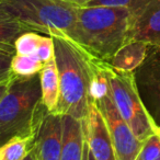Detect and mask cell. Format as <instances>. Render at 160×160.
I'll return each mask as SVG.
<instances>
[{
	"mask_svg": "<svg viewBox=\"0 0 160 160\" xmlns=\"http://www.w3.org/2000/svg\"><path fill=\"white\" fill-rule=\"evenodd\" d=\"M59 78V98L53 113L85 120L91 103L94 58L69 38L52 36Z\"/></svg>",
	"mask_w": 160,
	"mask_h": 160,
	"instance_id": "obj_1",
	"label": "cell"
},
{
	"mask_svg": "<svg viewBox=\"0 0 160 160\" xmlns=\"http://www.w3.org/2000/svg\"><path fill=\"white\" fill-rule=\"evenodd\" d=\"M132 24L126 8L80 7L76 10V23L71 41L89 55L108 62L128 41Z\"/></svg>",
	"mask_w": 160,
	"mask_h": 160,
	"instance_id": "obj_2",
	"label": "cell"
},
{
	"mask_svg": "<svg viewBox=\"0 0 160 160\" xmlns=\"http://www.w3.org/2000/svg\"><path fill=\"white\" fill-rule=\"evenodd\" d=\"M46 111L41 97L40 75L14 76L0 101V147L14 138L33 137Z\"/></svg>",
	"mask_w": 160,
	"mask_h": 160,
	"instance_id": "obj_3",
	"label": "cell"
},
{
	"mask_svg": "<svg viewBox=\"0 0 160 160\" xmlns=\"http://www.w3.org/2000/svg\"><path fill=\"white\" fill-rule=\"evenodd\" d=\"M0 9L30 31L71 40L77 8L60 0H1Z\"/></svg>",
	"mask_w": 160,
	"mask_h": 160,
	"instance_id": "obj_4",
	"label": "cell"
},
{
	"mask_svg": "<svg viewBox=\"0 0 160 160\" xmlns=\"http://www.w3.org/2000/svg\"><path fill=\"white\" fill-rule=\"evenodd\" d=\"M108 77L116 109L136 137L144 142L156 129L138 94L134 72L116 70L108 64Z\"/></svg>",
	"mask_w": 160,
	"mask_h": 160,
	"instance_id": "obj_5",
	"label": "cell"
},
{
	"mask_svg": "<svg viewBox=\"0 0 160 160\" xmlns=\"http://www.w3.org/2000/svg\"><path fill=\"white\" fill-rule=\"evenodd\" d=\"M133 72L145 110L155 129L160 132V47L149 45L146 59Z\"/></svg>",
	"mask_w": 160,
	"mask_h": 160,
	"instance_id": "obj_6",
	"label": "cell"
},
{
	"mask_svg": "<svg viewBox=\"0 0 160 160\" xmlns=\"http://www.w3.org/2000/svg\"><path fill=\"white\" fill-rule=\"evenodd\" d=\"M99 108L111 136L116 160H135L142 145L133 133L126 121L121 116L113 102L111 89L107 94L93 101Z\"/></svg>",
	"mask_w": 160,
	"mask_h": 160,
	"instance_id": "obj_7",
	"label": "cell"
},
{
	"mask_svg": "<svg viewBox=\"0 0 160 160\" xmlns=\"http://www.w3.org/2000/svg\"><path fill=\"white\" fill-rule=\"evenodd\" d=\"M62 146V115L46 111L33 135L36 160H59Z\"/></svg>",
	"mask_w": 160,
	"mask_h": 160,
	"instance_id": "obj_8",
	"label": "cell"
},
{
	"mask_svg": "<svg viewBox=\"0 0 160 160\" xmlns=\"http://www.w3.org/2000/svg\"><path fill=\"white\" fill-rule=\"evenodd\" d=\"M85 142L96 160H116L113 142L99 108L91 101L89 110L82 120Z\"/></svg>",
	"mask_w": 160,
	"mask_h": 160,
	"instance_id": "obj_9",
	"label": "cell"
},
{
	"mask_svg": "<svg viewBox=\"0 0 160 160\" xmlns=\"http://www.w3.org/2000/svg\"><path fill=\"white\" fill-rule=\"evenodd\" d=\"M131 16L128 41H142L160 47V0H150Z\"/></svg>",
	"mask_w": 160,
	"mask_h": 160,
	"instance_id": "obj_10",
	"label": "cell"
},
{
	"mask_svg": "<svg viewBox=\"0 0 160 160\" xmlns=\"http://www.w3.org/2000/svg\"><path fill=\"white\" fill-rule=\"evenodd\" d=\"M83 146L82 121L62 115V146L59 160H82Z\"/></svg>",
	"mask_w": 160,
	"mask_h": 160,
	"instance_id": "obj_11",
	"label": "cell"
},
{
	"mask_svg": "<svg viewBox=\"0 0 160 160\" xmlns=\"http://www.w3.org/2000/svg\"><path fill=\"white\" fill-rule=\"evenodd\" d=\"M149 45L142 41L126 42L108 62L112 68L133 72L142 64L148 54Z\"/></svg>",
	"mask_w": 160,
	"mask_h": 160,
	"instance_id": "obj_12",
	"label": "cell"
},
{
	"mask_svg": "<svg viewBox=\"0 0 160 160\" xmlns=\"http://www.w3.org/2000/svg\"><path fill=\"white\" fill-rule=\"evenodd\" d=\"M38 75L42 103L47 111L53 113L57 107L59 98V78L55 58L45 62Z\"/></svg>",
	"mask_w": 160,
	"mask_h": 160,
	"instance_id": "obj_13",
	"label": "cell"
},
{
	"mask_svg": "<svg viewBox=\"0 0 160 160\" xmlns=\"http://www.w3.org/2000/svg\"><path fill=\"white\" fill-rule=\"evenodd\" d=\"M29 31L25 25L0 9V48L16 53V41Z\"/></svg>",
	"mask_w": 160,
	"mask_h": 160,
	"instance_id": "obj_14",
	"label": "cell"
},
{
	"mask_svg": "<svg viewBox=\"0 0 160 160\" xmlns=\"http://www.w3.org/2000/svg\"><path fill=\"white\" fill-rule=\"evenodd\" d=\"M33 150V137L14 138L0 147V160H24Z\"/></svg>",
	"mask_w": 160,
	"mask_h": 160,
	"instance_id": "obj_15",
	"label": "cell"
},
{
	"mask_svg": "<svg viewBox=\"0 0 160 160\" xmlns=\"http://www.w3.org/2000/svg\"><path fill=\"white\" fill-rule=\"evenodd\" d=\"M44 64L36 55H16L11 62V69L14 76L31 77L41 71Z\"/></svg>",
	"mask_w": 160,
	"mask_h": 160,
	"instance_id": "obj_16",
	"label": "cell"
},
{
	"mask_svg": "<svg viewBox=\"0 0 160 160\" xmlns=\"http://www.w3.org/2000/svg\"><path fill=\"white\" fill-rule=\"evenodd\" d=\"M41 38L42 35L34 31L23 33L16 41V44H14L16 54L18 55H35Z\"/></svg>",
	"mask_w": 160,
	"mask_h": 160,
	"instance_id": "obj_17",
	"label": "cell"
},
{
	"mask_svg": "<svg viewBox=\"0 0 160 160\" xmlns=\"http://www.w3.org/2000/svg\"><path fill=\"white\" fill-rule=\"evenodd\" d=\"M135 160H160V132L156 131L142 142Z\"/></svg>",
	"mask_w": 160,
	"mask_h": 160,
	"instance_id": "obj_18",
	"label": "cell"
},
{
	"mask_svg": "<svg viewBox=\"0 0 160 160\" xmlns=\"http://www.w3.org/2000/svg\"><path fill=\"white\" fill-rule=\"evenodd\" d=\"M150 0H89L86 7H93V6H104V7H118L126 8L131 13H134L139 10Z\"/></svg>",
	"mask_w": 160,
	"mask_h": 160,
	"instance_id": "obj_19",
	"label": "cell"
},
{
	"mask_svg": "<svg viewBox=\"0 0 160 160\" xmlns=\"http://www.w3.org/2000/svg\"><path fill=\"white\" fill-rule=\"evenodd\" d=\"M16 53L0 48V83L11 80L14 77L11 69V62Z\"/></svg>",
	"mask_w": 160,
	"mask_h": 160,
	"instance_id": "obj_20",
	"label": "cell"
},
{
	"mask_svg": "<svg viewBox=\"0 0 160 160\" xmlns=\"http://www.w3.org/2000/svg\"><path fill=\"white\" fill-rule=\"evenodd\" d=\"M54 52H55V48H54L53 38L48 35H42L40 44H38V51L35 53V55L38 57V59L43 64H45V62H47L48 60L54 58Z\"/></svg>",
	"mask_w": 160,
	"mask_h": 160,
	"instance_id": "obj_21",
	"label": "cell"
},
{
	"mask_svg": "<svg viewBox=\"0 0 160 160\" xmlns=\"http://www.w3.org/2000/svg\"><path fill=\"white\" fill-rule=\"evenodd\" d=\"M62 2L68 3V5L72 6L75 8H80V7H86L87 3L89 2V0H60Z\"/></svg>",
	"mask_w": 160,
	"mask_h": 160,
	"instance_id": "obj_22",
	"label": "cell"
},
{
	"mask_svg": "<svg viewBox=\"0 0 160 160\" xmlns=\"http://www.w3.org/2000/svg\"><path fill=\"white\" fill-rule=\"evenodd\" d=\"M82 160H96V158L93 157L91 150L88 147L87 142H85V146H83V156H82Z\"/></svg>",
	"mask_w": 160,
	"mask_h": 160,
	"instance_id": "obj_23",
	"label": "cell"
},
{
	"mask_svg": "<svg viewBox=\"0 0 160 160\" xmlns=\"http://www.w3.org/2000/svg\"><path fill=\"white\" fill-rule=\"evenodd\" d=\"M10 81H11V80H8V81H5V82L0 83V101L2 100L5 94L7 93L8 88H9V85H10Z\"/></svg>",
	"mask_w": 160,
	"mask_h": 160,
	"instance_id": "obj_24",
	"label": "cell"
},
{
	"mask_svg": "<svg viewBox=\"0 0 160 160\" xmlns=\"http://www.w3.org/2000/svg\"><path fill=\"white\" fill-rule=\"evenodd\" d=\"M24 160H36V159H35V157H34V153L31 151V152H30L29 155H28L27 157H25Z\"/></svg>",
	"mask_w": 160,
	"mask_h": 160,
	"instance_id": "obj_25",
	"label": "cell"
},
{
	"mask_svg": "<svg viewBox=\"0 0 160 160\" xmlns=\"http://www.w3.org/2000/svg\"><path fill=\"white\" fill-rule=\"evenodd\" d=\"M0 1H1V0H0Z\"/></svg>",
	"mask_w": 160,
	"mask_h": 160,
	"instance_id": "obj_26",
	"label": "cell"
}]
</instances>
